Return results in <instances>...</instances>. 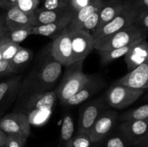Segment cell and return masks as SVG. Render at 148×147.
<instances>
[{"label": "cell", "instance_id": "obj_8", "mask_svg": "<svg viewBox=\"0 0 148 147\" xmlns=\"http://www.w3.org/2000/svg\"><path fill=\"white\" fill-rule=\"evenodd\" d=\"M50 44L51 55L62 66H68L73 63L71 30L69 27L64 29L57 37L53 39Z\"/></svg>", "mask_w": 148, "mask_h": 147}, {"label": "cell", "instance_id": "obj_7", "mask_svg": "<svg viewBox=\"0 0 148 147\" xmlns=\"http://www.w3.org/2000/svg\"><path fill=\"white\" fill-rule=\"evenodd\" d=\"M0 129L7 135H21L28 138L30 134V122L28 115L21 112H13L0 118Z\"/></svg>", "mask_w": 148, "mask_h": 147}, {"label": "cell", "instance_id": "obj_16", "mask_svg": "<svg viewBox=\"0 0 148 147\" xmlns=\"http://www.w3.org/2000/svg\"><path fill=\"white\" fill-rule=\"evenodd\" d=\"M4 15L8 31L25 27H33L34 26L33 13L24 12L16 6L7 10V13Z\"/></svg>", "mask_w": 148, "mask_h": 147}, {"label": "cell", "instance_id": "obj_6", "mask_svg": "<svg viewBox=\"0 0 148 147\" xmlns=\"http://www.w3.org/2000/svg\"><path fill=\"white\" fill-rule=\"evenodd\" d=\"M119 120V115L116 111L105 109L101 112L88 132L92 144H96L109 135Z\"/></svg>", "mask_w": 148, "mask_h": 147}, {"label": "cell", "instance_id": "obj_26", "mask_svg": "<svg viewBox=\"0 0 148 147\" xmlns=\"http://www.w3.org/2000/svg\"><path fill=\"white\" fill-rule=\"evenodd\" d=\"M22 46L20 44L12 43V42L6 41L2 38H0V51H1V60L9 61L13 56L17 53Z\"/></svg>", "mask_w": 148, "mask_h": 147}, {"label": "cell", "instance_id": "obj_35", "mask_svg": "<svg viewBox=\"0 0 148 147\" xmlns=\"http://www.w3.org/2000/svg\"><path fill=\"white\" fill-rule=\"evenodd\" d=\"M90 1V0H68V4L72 12H75L86 6Z\"/></svg>", "mask_w": 148, "mask_h": 147}, {"label": "cell", "instance_id": "obj_32", "mask_svg": "<svg viewBox=\"0 0 148 147\" xmlns=\"http://www.w3.org/2000/svg\"><path fill=\"white\" fill-rule=\"evenodd\" d=\"M40 8L49 10L69 8L68 0H43Z\"/></svg>", "mask_w": 148, "mask_h": 147}, {"label": "cell", "instance_id": "obj_12", "mask_svg": "<svg viewBox=\"0 0 148 147\" xmlns=\"http://www.w3.org/2000/svg\"><path fill=\"white\" fill-rule=\"evenodd\" d=\"M105 79L101 75H90L89 79L79 92L63 102L66 106H75L94 96L106 86Z\"/></svg>", "mask_w": 148, "mask_h": 147}, {"label": "cell", "instance_id": "obj_13", "mask_svg": "<svg viewBox=\"0 0 148 147\" xmlns=\"http://www.w3.org/2000/svg\"><path fill=\"white\" fill-rule=\"evenodd\" d=\"M148 119L121 122L119 133L128 146H134L148 137Z\"/></svg>", "mask_w": 148, "mask_h": 147}, {"label": "cell", "instance_id": "obj_31", "mask_svg": "<svg viewBox=\"0 0 148 147\" xmlns=\"http://www.w3.org/2000/svg\"><path fill=\"white\" fill-rule=\"evenodd\" d=\"M134 25L137 26L143 32L147 33L148 31V10L140 12L137 13L134 18Z\"/></svg>", "mask_w": 148, "mask_h": 147}, {"label": "cell", "instance_id": "obj_41", "mask_svg": "<svg viewBox=\"0 0 148 147\" xmlns=\"http://www.w3.org/2000/svg\"><path fill=\"white\" fill-rule=\"evenodd\" d=\"M1 60V51H0V61Z\"/></svg>", "mask_w": 148, "mask_h": 147}, {"label": "cell", "instance_id": "obj_29", "mask_svg": "<svg viewBox=\"0 0 148 147\" xmlns=\"http://www.w3.org/2000/svg\"><path fill=\"white\" fill-rule=\"evenodd\" d=\"M39 0H17L16 7L26 13H33L38 8Z\"/></svg>", "mask_w": 148, "mask_h": 147}, {"label": "cell", "instance_id": "obj_42", "mask_svg": "<svg viewBox=\"0 0 148 147\" xmlns=\"http://www.w3.org/2000/svg\"><path fill=\"white\" fill-rule=\"evenodd\" d=\"M0 147H6V146H0Z\"/></svg>", "mask_w": 148, "mask_h": 147}, {"label": "cell", "instance_id": "obj_18", "mask_svg": "<svg viewBox=\"0 0 148 147\" xmlns=\"http://www.w3.org/2000/svg\"><path fill=\"white\" fill-rule=\"evenodd\" d=\"M72 14V12L69 13L65 17L53 22L33 26L32 29V35L46 36L53 40L68 27Z\"/></svg>", "mask_w": 148, "mask_h": 147}, {"label": "cell", "instance_id": "obj_5", "mask_svg": "<svg viewBox=\"0 0 148 147\" xmlns=\"http://www.w3.org/2000/svg\"><path fill=\"white\" fill-rule=\"evenodd\" d=\"M137 14V11L132 5L130 0H124V7L120 12L103 27L95 29L92 32L94 41L132 24Z\"/></svg>", "mask_w": 148, "mask_h": 147}, {"label": "cell", "instance_id": "obj_10", "mask_svg": "<svg viewBox=\"0 0 148 147\" xmlns=\"http://www.w3.org/2000/svg\"><path fill=\"white\" fill-rule=\"evenodd\" d=\"M107 107L103 97L85 104L79 112L78 133L88 134L100 114L103 110L107 109Z\"/></svg>", "mask_w": 148, "mask_h": 147}, {"label": "cell", "instance_id": "obj_39", "mask_svg": "<svg viewBox=\"0 0 148 147\" xmlns=\"http://www.w3.org/2000/svg\"><path fill=\"white\" fill-rule=\"evenodd\" d=\"M7 32V28L5 22V15L0 14V38L2 37Z\"/></svg>", "mask_w": 148, "mask_h": 147}, {"label": "cell", "instance_id": "obj_25", "mask_svg": "<svg viewBox=\"0 0 148 147\" xmlns=\"http://www.w3.org/2000/svg\"><path fill=\"white\" fill-rule=\"evenodd\" d=\"M32 29L33 27H25V28L10 30V31L7 30L6 34L1 38L6 41L20 44L25 39H27L29 35H32Z\"/></svg>", "mask_w": 148, "mask_h": 147}, {"label": "cell", "instance_id": "obj_22", "mask_svg": "<svg viewBox=\"0 0 148 147\" xmlns=\"http://www.w3.org/2000/svg\"><path fill=\"white\" fill-rule=\"evenodd\" d=\"M33 57V52L31 49L21 47L17 53L8 61L9 66L12 74H19L24 70Z\"/></svg>", "mask_w": 148, "mask_h": 147}, {"label": "cell", "instance_id": "obj_28", "mask_svg": "<svg viewBox=\"0 0 148 147\" xmlns=\"http://www.w3.org/2000/svg\"><path fill=\"white\" fill-rule=\"evenodd\" d=\"M91 144L88 134L78 133L66 143V147H90Z\"/></svg>", "mask_w": 148, "mask_h": 147}, {"label": "cell", "instance_id": "obj_30", "mask_svg": "<svg viewBox=\"0 0 148 147\" xmlns=\"http://www.w3.org/2000/svg\"><path fill=\"white\" fill-rule=\"evenodd\" d=\"M99 10L94 12L89 17H88L82 23L79 29L90 32V31L93 32L98 26V20H99Z\"/></svg>", "mask_w": 148, "mask_h": 147}, {"label": "cell", "instance_id": "obj_2", "mask_svg": "<svg viewBox=\"0 0 148 147\" xmlns=\"http://www.w3.org/2000/svg\"><path fill=\"white\" fill-rule=\"evenodd\" d=\"M83 63L84 61H79L66 66L64 74L55 92L62 103L77 93L89 79L90 75L82 71Z\"/></svg>", "mask_w": 148, "mask_h": 147}, {"label": "cell", "instance_id": "obj_21", "mask_svg": "<svg viewBox=\"0 0 148 147\" xmlns=\"http://www.w3.org/2000/svg\"><path fill=\"white\" fill-rule=\"evenodd\" d=\"M124 0H109L104 2L99 10V20L96 29L103 27L116 17L124 7Z\"/></svg>", "mask_w": 148, "mask_h": 147}, {"label": "cell", "instance_id": "obj_40", "mask_svg": "<svg viewBox=\"0 0 148 147\" xmlns=\"http://www.w3.org/2000/svg\"><path fill=\"white\" fill-rule=\"evenodd\" d=\"M7 141V134L0 129V146H6Z\"/></svg>", "mask_w": 148, "mask_h": 147}, {"label": "cell", "instance_id": "obj_1", "mask_svg": "<svg viewBox=\"0 0 148 147\" xmlns=\"http://www.w3.org/2000/svg\"><path fill=\"white\" fill-rule=\"evenodd\" d=\"M62 71V65L51 55L49 43L40 50L28 75L22 80L17 102L36 94L51 92Z\"/></svg>", "mask_w": 148, "mask_h": 147}, {"label": "cell", "instance_id": "obj_4", "mask_svg": "<svg viewBox=\"0 0 148 147\" xmlns=\"http://www.w3.org/2000/svg\"><path fill=\"white\" fill-rule=\"evenodd\" d=\"M147 89H134L121 84H113L103 96L107 106L122 110L134 104Z\"/></svg>", "mask_w": 148, "mask_h": 147}, {"label": "cell", "instance_id": "obj_36", "mask_svg": "<svg viewBox=\"0 0 148 147\" xmlns=\"http://www.w3.org/2000/svg\"><path fill=\"white\" fill-rule=\"evenodd\" d=\"M130 2L137 13L148 10V0H130Z\"/></svg>", "mask_w": 148, "mask_h": 147}, {"label": "cell", "instance_id": "obj_37", "mask_svg": "<svg viewBox=\"0 0 148 147\" xmlns=\"http://www.w3.org/2000/svg\"><path fill=\"white\" fill-rule=\"evenodd\" d=\"M9 74H12V73L9 66L8 61L1 60L0 61V76H7Z\"/></svg>", "mask_w": 148, "mask_h": 147}, {"label": "cell", "instance_id": "obj_11", "mask_svg": "<svg viewBox=\"0 0 148 147\" xmlns=\"http://www.w3.org/2000/svg\"><path fill=\"white\" fill-rule=\"evenodd\" d=\"M73 63L85 61L94 49V39L92 33L82 29L71 30Z\"/></svg>", "mask_w": 148, "mask_h": 147}, {"label": "cell", "instance_id": "obj_33", "mask_svg": "<svg viewBox=\"0 0 148 147\" xmlns=\"http://www.w3.org/2000/svg\"><path fill=\"white\" fill-rule=\"evenodd\" d=\"M103 140H105V147H127L129 146L121 134L118 135H111L106 137Z\"/></svg>", "mask_w": 148, "mask_h": 147}, {"label": "cell", "instance_id": "obj_14", "mask_svg": "<svg viewBox=\"0 0 148 147\" xmlns=\"http://www.w3.org/2000/svg\"><path fill=\"white\" fill-rule=\"evenodd\" d=\"M114 84L134 89H147L148 87V63L145 61L129 71L127 74L116 81Z\"/></svg>", "mask_w": 148, "mask_h": 147}, {"label": "cell", "instance_id": "obj_3", "mask_svg": "<svg viewBox=\"0 0 148 147\" xmlns=\"http://www.w3.org/2000/svg\"><path fill=\"white\" fill-rule=\"evenodd\" d=\"M144 36H147V33L132 24L112 34L95 40L94 49L98 52L124 47Z\"/></svg>", "mask_w": 148, "mask_h": 147}, {"label": "cell", "instance_id": "obj_27", "mask_svg": "<svg viewBox=\"0 0 148 147\" xmlns=\"http://www.w3.org/2000/svg\"><path fill=\"white\" fill-rule=\"evenodd\" d=\"M75 131V125L73 119L70 115H65L62 120L61 127V138L63 141L67 143L73 136Z\"/></svg>", "mask_w": 148, "mask_h": 147}, {"label": "cell", "instance_id": "obj_24", "mask_svg": "<svg viewBox=\"0 0 148 147\" xmlns=\"http://www.w3.org/2000/svg\"><path fill=\"white\" fill-rule=\"evenodd\" d=\"M119 119L121 122L148 119V105L145 104L134 109L130 110L119 117Z\"/></svg>", "mask_w": 148, "mask_h": 147}, {"label": "cell", "instance_id": "obj_9", "mask_svg": "<svg viewBox=\"0 0 148 147\" xmlns=\"http://www.w3.org/2000/svg\"><path fill=\"white\" fill-rule=\"evenodd\" d=\"M56 98L55 92L53 91L36 94L17 102L18 107L14 110V112H21L27 115L35 111L50 110L54 105Z\"/></svg>", "mask_w": 148, "mask_h": 147}, {"label": "cell", "instance_id": "obj_38", "mask_svg": "<svg viewBox=\"0 0 148 147\" xmlns=\"http://www.w3.org/2000/svg\"><path fill=\"white\" fill-rule=\"evenodd\" d=\"M17 0H0V8L8 10L16 5Z\"/></svg>", "mask_w": 148, "mask_h": 147}, {"label": "cell", "instance_id": "obj_19", "mask_svg": "<svg viewBox=\"0 0 148 147\" xmlns=\"http://www.w3.org/2000/svg\"><path fill=\"white\" fill-rule=\"evenodd\" d=\"M105 1L103 0H90L89 3L78 11L72 12L68 27L71 30L80 28L85 20L95 12L98 11Z\"/></svg>", "mask_w": 148, "mask_h": 147}, {"label": "cell", "instance_id": "obj_15", "mask_svg": "<svg viewBox=\"0 0 148 147\" xmlns=\"http://www.w3.org/2000/svg\"><path fill=\"white\" fill-rule=\"evenodd\" d=\"M21 82L22 76L19 74L0 82V118L1 113L17 97Z\"/></svg>", "mask_w": 148, "mask_h": 147}, {"label": "cell", "instance_id": "obj_17", "mask_svg": "<svg viewBox=\"0 0 148 147\" xmlns=\"http://www.w3.org/2000/svg\"><path fill=\"white\" fill-rule=\"evenodd\" d=\"M146 39L143 38L136 43L124 56L129 71L147 61L148 43Z\"/></svg>", "mask_w": 148, "mask_h": 147}, {"label": "cell", "instance_id": "obj_20", "mask_svg": "<svg viewBox=\"0 0 148 147\" xmlns=\"http://www.w3.org/2000/svg\"><path fill=\"white\" fill-rule=\"evenodd\" d=\"M71 12H72V11L69 8L53 10L37 8L33 12L34 26L53 22L60 20Z\"/></svg>", "mask_w": 148, "mask_h": 147}, {"label": "cell", "instance_id": "obj_23", "mask_svg": "<svg viewBox=\"0 0 148 147\" xmlns=\"http://www.w3.org/2000/svg\"><path fill=\"white\" fill-rule=\"evenodd\" d=\"M147 36H144V37H141L139 40H136V41L133 42V43H130L127 46H124V47L111 49V50H106V51H98L101 63L103 65L108 64V63L112 62L113 61H115L116 59H119V58L122 57V56H124L136 43H137V42L140 41V40L143 38H147Z\"/></svg>", "mask_w": 148, "mask_h": 147}, {"label": "cell", "instance_id": "obj_34", "mask_svg": "<svg viewBox=\"0 0 148 147\" xmlns=\"http://www.w3.org/2000/svg\"><path fill=\"white\" fill-rule=\"evenodd\" d=\"M27 138L14 134L7 135L6 147H25Z\"/></svg>", "mask_w": 148, "mask_h": 147}]
</instances>
